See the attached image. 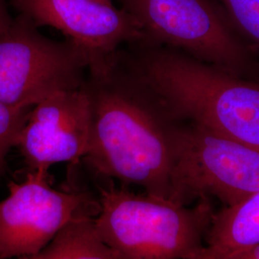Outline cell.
<instances>
[{
    "mask_svg": "<svg viewBox=\"0 0 259 259\" xmlns=\"http://www.w3.org/2000/svg\"><path fill=\"white\" fill-rule=\"evenodd\" d=\"M19 259L119 258L99 236L94 217H82L65 226L36 254Z\"/></svg>",
    "mask_w": 259,
    "mask_h": 259,
    "instance_id": "obj_11",
    "label": "cell"
},
{
    "mask_svg": "<svg viewBox=\"0 0 259 259\" xmlns=\"http://www.w3.org/2000/svg\"><path fill=\"white\" fill-rule=\"evenodd\" d=\"M232 259H259V244Z\"/></svg>",
    "mask_w": 259,
    "mask_h": 259,
    "instance_id": "obj_15",
    "label": "cell"
},
{
    "mask_svg": "<svg viewBox=\"0 0 259 259\" xmlns=\"http://www.w3.org/2000/svg\"><path fill=\"white\" fill-rule=\"evenodd\" d=\"M241 36L259 54V0H219Z\"/></svg>",
    "mask_w": 259,
    "mask_h": 259,
    "instance_id": "obj_12",
    "label": "cell"
},
{
    "mask_svg": "<svg viewBox=\"0 0 259 259\" xmlns=\"http://www.w3.org/2000/svg\"><path fill=\"white\" fill-rule=\"evenodd\" d=\"M8 189L0 201V259L36 254L69 223L99 211V201L89 192L74 185L52 187L47 168L29 170Z\"/></svg>",
    "mask_w": 259,
    "mask_h": 259,
    "instance_id": "obj_7",
    "label": "cell"
},
{
    "mask_svg": "<svg viewBox=\"0 0 259 259\" xmlns=\"http://www.w3.org/2000/svg\"><path fill=\"white\" fill-rule=\"evenodd\" d=\"M12 18L10 17L6 1L0 0V34L6 31L11 23H12Z\"/></svg>",
    "mask_w": 259,
    "mask_h": 259,
    "instance_id": "obj_14",
    "label": "cell"
},
{
    "mask_svg": "<svg viewBox=\"0 0 259 259\" xmlns=\"http://www.w3.org/2000/svg\"><path fill=\"white\" fill-rule=\"evenodd\" d=\"M144 34L164 47L243 78L259 79V54L218 0H119Z\"/></svg>",
    "mask_w": 259,
    "mask_h": 259,
    "instance_id": "obj_4",
    "label": "cell"
},
{
    "mask_svg": "<svg viewBox=\"0 0 259 259\" xmlns=\"http://www.w3.org/2000/svg\"><path fill=\"white\" fill-rule=\"evenodd\" d=\"M92 125V100L84 83L79 89L54 93L34 106L16 147L28 171L74 163L89 152Z\"/></svg>",
    "mask_w": 259,
    "mask_h": 259,
    "instance_id": "obj_8",
    "label": "cell"
},
{
    "mask_svg": "<svg viewBox=\"0 0 259 259\" xmlns=\"http://www.w3.org/2000/svg\"><path fill=\"white\" fill-rule=\"evenodd\" d=\"M12 5L37 27L56 28L83 48L93 58L91 68L110 60L122 44L144 40L138 21L113 5L94 0H13Z\"/></svg>",
    "mask_w": 259,
    "mask_h": 259,
    "instance_id": "obj_9",
    "label": "cell"
},
{
    "mask_svg": "<svg viewBox=\"0 0 259 259\" xmlns=\"http://www.w3.org/2000/svg\"><path fill=\"white\" fill-rule=\"evenodd\" d=\"M259 244V191L215 211L203 248L185 259H232Z\"/></svg>",
    "mask_w": 259,
    "mask_h": 259,
    "instance_id": "obj_10",
    "label": "cell"
},
{
    "mask_svg": "<svg viewBox=\"0 0 259 259\" xmlns=\"http://www.w3.org/2000/svg\"><path fill=\"white\" fill-rule=\"evenodd\" d=\"M94 1L100 2V3H103V4H108V5H113V4H112V0H94Z\"/></svg>",
    "mask_w": 259,
    "mask_h": 259,
    "instance_id": "obj_16",
    "label": "cell"
},
{
    "mask_svg": "<svg viewBox=\"0 0 259 259\" xmlns=\"http://www.w3.org/2000/svg\"><path fill=\"white\" fill-rule=\"evenodd\" d=\"M31 109L7 106L0 102V179L7 169V156L16 147L19 133L27 120Z\"/></svg>",
    "mask_w": 259,
    "mask_h": 259,
    "instance_id": "obj_13",
    "label": "cell"
},
{
    "mask_svg": "<svg viewBox=\"0 0 259 259\" xmlns=\"http://www.w3.org/2000/svg\"><path fill=\"white\" fill-rule=\"evenodd\" d=\"M257 191L258 150L194 122H182L169 200L191 205L217 199L228 207Z\"/></svg>",
    "mask_w": 259,
    "mask_h": 259,
    "instance_id": "obj_5",
    "label": "cell"
},
{
    "mask_svg": "<svg viewBox=\"0 0 259 259\" xmlns=\"http://www.w3.org/2000/svg\"><path fill=\"white\" fill-rule=\"evenodd\" d=\"M98 201L96 231L119 259L187 258L203 248L216 211L211 199L182 205L114 185Z\"/></svg>",
    "mask_w": 259,
    "mask_h": 259,
    "instance_id": "obj_3",
    "label": "cell"
},
{
    "mask_svg": "<svg viewBox=\"0 0 259 259\" xmlns=\"http://www.w3.org/2000/svg\"><path fill=\"white\" fill-rule=\"evenodd\" d=\"M138 46L125 60L176 117L259 151V79L231 74L169 47Z\"/></svg>",
    "mask_w": 259,
    "mask_h": 259,
    "instance_id": "obj_2",
    "label": "cell"
},
{
    "mask_svg": "<svg viewBox=\"0 0 259 259\" xmlns=\"http://www.w3.org/2000/svg\"><path fill=\"white\" fill-rule=\"evenodd\" d=\"M93 60L72 41H56L19 15L0 34V102L32 109L59 92L85 83Z\"/></svg>",
    "mask_w": 259,
    "mask_h": 259,
    "instance_id": "obj_6",
    "label": "cell"
},
{
    "mask_svg": "<svg viewBox=\"0 0 259 259\" xmlns=\"http://www.w3.org/2000/svg\"><path fill=\"white\" fill-rule=\"evenodd\" d=\"M85 87L93 125L84 159L104 178L170 199L178 133L184 120L118 53L90 69Z\"/></svg>",
    "mask_w": 259,
    "mask_h": 259,
    "instance_id": "obj_1",
    "label": "cell"
}]
</instances>
